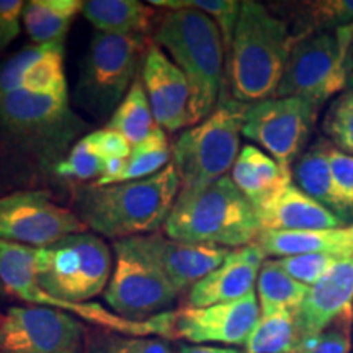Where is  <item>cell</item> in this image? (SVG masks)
I'll return each instance as SVG.
<instances>
[{
	"mask_svg": "<svg viewBox=\"0 0 353 353\" xmlns=\"http://www.w3.org/2000/svg\"><path fill=\"white\" fill-rule=\"evenodd\" d=\"M113 257L107 242L88 231L43 249L0 241V281L10 296L30 306L68 312L108 332L126 337L157 335L167 341L176 337V311L148 321H130L101 304L90 303L107 290Z\"/></svg>",
	"mask_w": 353,
	"mask_h": 353,
	"instance_id": "1",
	"label": "cell"
},
{
	"mask_svg": "<svg viewBox=\"0 0 353 353\" xmlns=\"http://www.w3.org/2000/svg\"><path fill=\"white\" fill-rule=\"evenodd\" d=\"M180 192L172 162L143 180L83 188L79 196L81 219L87 229L113 241L157 232L169 218Z\"/></svg>",
	"mask_w": 353,
	"mask_h": 353,
	"instance_id": "2",
	"label": "cell"
},
{
	"mask_svg": "<svg viewBox=\"0 0 353 353\" xmlns=\"http://www.w3.org/2000/svg\"><path fill=\"white\" fill-rule=\"evenodd\" d=\"M298 37L263 3L245 0L229 48L228 76L234 100L252 105L273 99Z\"/></svg>",
	"mask_w": 353,
	"mask_h": 353,
	"instance_id": "3",
	"label": "cell"
},
{
	"mask_svg": "<svg viewBox=\"0 0 353 353\" xmlns=\"http://www.w3.org/2000/svg\"><path fill=\"white\" fill-rule=\"evenodd\" d=\"M170 239L224 249H239L259 241L257 211L231 176L195 190H180L164 226Z\"/></svg>",
	"mask_w": 353,
	"mask_h": 353,
	"instance_id": "4",
	"label": "cell"
},
{
	"mask_svg": "<svg viewBox=\"0 0 353 353\" xmlns=\"http://www.w3.org/2000/svg\"><path fill=\"white\" fill-rule=\"evenodd\" d=\"M154 43L187 77L192 126L210 117L223 90L224 43L218 25L196 8L169 10L159 21Z\"/></svg>",
	"mask_w": 353,
	"mask_h": 353,
	"instance_id": "5",
	"label": "cell"
},
{
	"mask_svg": "<svg viewBox=\"0 0 353 353\" xmlns=\"http://www.w3.org/2000/svg\"><path fill=\"white\" fill-rule=\"evenodd\" d=\"M245 103L228 99L206 120L185 130L172 145V165L180 190H195L218 182L232 170L241 152Z\"/></svg>",
	"mask_w": 353,
	"mask_h": 353,
	"instance_id": "6",
	"label": "cell"
},
{
	"mask_svg": "<svg viewBox=\"0 0 353 353\" xmlns=\"http://www.w3.org/2000/svg\"><path fill=\"white\" fill-rule=\"evenodd\" d=\"M83 130L85 121L70 108L68 94L38 95L20 88L0 95V131L43 162L59 164Z\"/></svg>",
	"mask_w": 353,
	"mask_h": 353,
	"instance_id": "7",
	"label": "cell"
},
{
	"mask_svg": "<svg viewBox=\"0 0 353 353\" xmlns=\"http://www.w3.org/2000/svg\"><path fill=\"white\" fill-rule=\"evenodd\" d=\"M144 34L97 32L82 59L74 100L83 112L105 118L118 108L143 68Z\"/></svg>",
	"mask_w": 353,
	"mask_h": 353,
	"instance_id": "8",
	"label": "cell"
},
{
	"mask_svg": "<svg viewBox=\"0 0 353 353\" xmlns=\"http://www.w3.org/2000/svg\"><path fill=\"white\" fill-rule=\"evenodd\" d=\"M353 25L298 37L275 97H298L317 108L348 85Z\"/></svg>",
	"mask_w": 353,
	"mask_h": 353,
	"instance_id": "9",
	"label": "cell"
},
{
	"mask_svg": "<svg viewBox=\"0 0 353 353\" xmlns=\"http://www.w3.org/2000/svg\"><path fill=\"white\" fill-rule=\"evenodd\" d=\"M113 273L103 298L114 314L130 321H148L172 311L179 291L156 263L128 239L113 242Z\"/></svg>",
	"mask_w": 353,
	"mask_h": 353,
	"instance_id": "10",
	"label": "cell"
},
{
	"mask_svg": "<svg viewBox=\"0 0 353 353\" xmlns=\"http://www.w3.org/2000/svg\"><path fill=\"white\" fill-rule=\"evenodd\" d=\"M317 110L311 101L298 97H273L247 105L242 136L259 144L283 169L291 170L304 152Z\"/></svg>",
	"mask_w": 353,
	"mask_h": 353,
	"instance_id": "11",
	"label": "cell"
},
{
	"mask_svg": "<svg viewBox=\"0 0 353 353\" xmlns=\"http://www.w3.org/2000/svg\"><path fill=\"white\" fill-rule=\"evenodd\" d=\"M88 329L68 312L10 306L0 322V353H88Z\"/></svg>",
	"mask_w": 353,
	"mask_h": 353,
	"instance_id": "12",
	"label": "cell"
},
{
	"mask_svg": "<svg viewBox=\"0 0 353 353\" xmlns=\"http://www.w3.org/2000/svg\"><path fill=\"white\" fill-rule=\"evenodd\" d=\"M87 232L81 216L57 205L43 190H21L0 196V241L33 249Z\"/></svg>",
	"mask_w": 353,
	"mask_h": 353,
	"instance_id": "13",
	"label": "cell"
},
{
	"mask_svg": "<svg viewBox=\"0 0 353 353\" xmlns=\"http://www.w3.org/2000/svg\"><path fill=\"white\" fill-rule=\"evenodd\" d=\"M260 316L257 293L252 291L236 301L176 311L175 335L193 345L244 347Z\"/></svg>",
	"mask_w": 353,
	"mask_h": 353,
	"instance_id": "14",
	"label": "cell"
},
{
	"mask_svg": "<svg viewBox=\"0 0 353 353\" xmlns=\"http://www.w3.org/2000/svg\"><path fill=\"white\" fill-rule=\"evenodd\" d=\"M128 241L138 252L161 268L179 294L190 291L198 281L216 270L231 252V249L224 247L170 239L159 232L131 237Z\"/></svg>",
	"mask_w": 353,
	"mask_h": 353,
	"instance_id": "15",
	"label": "cell"
},
{
	"mask_svg": "<svg viewBox=\"0 0 353 353\" xmlns=\"http://www.w3.org/2000/svg\"><path fill=\"white\" fill-rule=\"evenodd\" d=\"M141 79L151 103L154 120L161 130L176 132L192 126V92L187 77L156 43L149 44L145 51Z\"/></svg>",
	"mask_w": 353,
	"mask_h": 353,
	"instance_id": "16",
	"label": "cell"
},
{
	"mask_svg": "<svg viewBox=\"0 0 353 353\" xmlns=\"http://www.w3.org/2000/svg\"><path fill=\"white\" fill-rule=\"evenodd\" d=\"M265 257L267 255L257 242L232 249L216 270L188 291L187 307H206L236 301L252 293Z\"/></svg>",
	"mask_w": 353,
	"mask_h": 353,
	"instance_id": "17",
	"label": "cell"
},
{
	"mask_svg": "<svg viewBox=\"0 0 353 353\" xmlns=\"http://www.w3.org/2000/svg\"><path fill=\"white\" fill-rule=\"evenodd\" d=\"M348 312H353V255L339 259V262L309 288L306 299L296 311L299 342L321 334Z\"/></svg>",
	"mask_w": 353,
	"mask_h": 353,
	"instance_id": "18",
	"label": "cell"
},
{
	"mask_svg": "<svg viewBox=\"0 0 353 353\" xmlns=\"http://www.w3.org/2000/svg\"><path fill=\"white\" fill-rule=\"evenodd\" d=\"M255 211L262 231H322L348 226L294 183H290Z\"/></svg>",
	"mask_w": 353,
	"mask_h": 353,
	"instance_id": "19",
	"label": "cell"
},
{
	"mask_svg": "<svg viewBox=\"0 0 353 353\" xmlns=\"http://www.w3.org/2000/svg\"><path fill=\"white\" fill-rule=\"evenodd\" d=\"M234 185L255 210L293 183L291 170L283 169L272 156L254 144H245L231 170Z\"/></svg>",
	"mask_w": 353,
	"mask_h": 353,
	"instance_id": "20",
	"label": "cell"
},
{
	"mask_svg": "<svg viewBox=\"0 0 353 353\" xmlns=\"http://www.w3.org/2000/svg\"><path fill=\"white\" fill-rule=\"evenodd\" d=\"M257 244L265 255L278 259L307 254L350 257L353 255V224L322 231H262Z\"/></svg>",
	"mask_w": 353,
	"mask_h": 353,
	"instance_id": "21",
	"label": "cell"
},
{
	"mask_svg": "<svg viewBox=\"0 0 353 353\" xmlns=\"http://www.w3.org/2000/svg\"><path fill=\"white\" fill-rule=\"evenodd\" d=\"M330 149L332 144L329 139H316V143L307 148L291 167V176L299 190H303L307 196L321 203L345 223L341 201L335 195Z\"/></svg>",
	"mask_w": 353,
	"mask_h": 353,
	"instance_id": "22",
	"label": "cell"
},
{
	"mask_svg": "<svg viewBox=\"0 0 353 353\" xmlns=\"http://www.w3.org/2000/svg\"><path fill=\"white\" fill-rule=\"evenodd\" d=\"M82 15L99 33L145 37L151 28L154 8L138 0H87Z\"/></svg>",
	"mask_w": 353,
	"mask_h": 353,
	"instance_id": "23",
	"label": "cell"
},
{
	"mask_svg": "<svg viewBox=\"0 0 353 353\" xmlns=\"http://www.w3.org/2000/svg\"><path fill=\"white\" fill-rule=\"evenodd\" d=\"M82 0H30L25 2L23 26L33 44H64Z\"/></svg>",
	"mask_w": 353,
	"mask_h": 353,
	"instance_id": "24",
	"label": "cell"
},
{
	"mask_svg": "<svg viewBox=\"0 0 353 353\" xmlns=\"http://www.w3.org/2000/svg\"><path fill=\"white\" fill-rule=\"evenodd\" d=\"M309 293V286L291 278L276 260H265L257 278L260 314L298 311Z\"/></svg>",
	"mask_w": 353,
	"mask_h": 353,
	"instance_id": "25",
	"label": "cell"
},
{
	"mask_svg": "<svg viewBox=\"0 0 353 353\" xmlns=\"http://www.w3.org/2000/svg\"><path fill=\"white\" fill-rule=\"evenodd\" d=\"M107 128L125 136L131 145L144 141L157 128L141 74L134 79L126 97L112 113Z\"/></svg>",
	"mask_w": 353,
	"mask_h": 353,
	"instance_id": "26",
	"label": "cell"
},
{
	"mask_svg": "<svg viewBox=\"0 0 353 353\" xmlns=\"http://www.w3.org/2000/svg\"><path fill=\"white\" fill-rule=\"evenodd\" d=\"M299 343L296 311L260 316L244 353H293Z\"/></svg>",
	"mask_w": 353,
	"mask_h": 353,
	"instance_id": "27",
	"label": "cell"
},
{
	"mask_svg": "<svg viewBox=\"0 0 353 353\" xmlns=\"http://www.w3.org/2000/svg\"><path fill=\"white\" fill-rule=\"evenodd\" d=\"M170 157L172 149L165 131L157 126L144 141L132 145L118 183L143 180L156 175L169 165Z\"/></svg>",
	"mask_w": 353,
	"mask_h": 353,
	"instance_id": "28",
	"label": "cell"
},
{
	"mask_svg": "<svg viewBox=\"0 0 353 353\" xmlns=\"http://www.w3.org/2000/svg\"><path fill=\"white\" fill-rule=\"evenodd\" d=\"M21 88L38 95H65L68 81L64 72V44H51L37 57L21 77Z\"/></svg>",
	"mask_w": 353,
	"mask_h": 353,
	"instance_id": "29",
	"label": "cell"
},
{
	"mask_svg": "<svg viewBox=\"0 0 353 353\" xmlns=\"http://www.w3.org/2000/svg\"><path fill=\"white\" fill-rule=\"evenodd\" d=\"M241 3L242 2H237V0H152L151 6L165 7L169 10L190 7L203 12L218 25L224 50L229 51L241 15Z\"/></svg>",
	"mask_w": 353,
	"mask_h": 353,
	"instance_id": "30",
	"label": "cell"
},
{
	"mask_svg": "<svg viewBox=\"0 0 353 353\" xmlns=\"http://www.w3.org/2000/svg\"><path fill=\"white\" fill-rule=\"evenodd\" d=\"M105 162L107 161L100 156V152L92 143L90 134H85L72 145L68 156L54 169L57 175L65 176V179H77L87 182L92 179H100L103 174Z\"/></svg>",
	"mask_w": 353,
	"mask_h": 353,
	"instance_id": "31",
	"label": "cell"
},
{
	"mask_svg": "<svg viewBox=\"0 0 353 353\" xmlns=\"http://www.w3.org/2000/svg\"><path fill=\"white\" fill-rule=\"evenodd\" d=\"M306 33L329 32L353 25V0H321L303 3Z\"/></svg>",
	"mask_w": 353,
	"mask_h": 353,
	"instance_id": "32",
	"label": "cell"
},
{
	"mask_svg": "<svg viewBox=\"0 0 353 353\" xmlns=\"http://www.w3.org/2000/svg\"><path fill=\"white\" fill-rule=\"evenodd\" d=\"M322 128L335 149L353 156V90H348L330 105Z\"/></svg>",
	"mask_w": 353,
	"mask_h": 353,
	"instance_id": "33",
	"label": "cell"
},
{
	"mask_svg": "<svg viewBox=\"0 0 353 353\" xmlns=\"http://www.w3.org/2000/svg\"><path fill=\"white\" fill-rule=\"evenodd\" d=\"M353 312L334 321L327 329L311 339H304L293 353H350Z\"/></svg>",
	"mask_w": 353,
	"mask_h": 353,
	"instance_id": "34",
	"label": "cell"
},
{
	"mask_svg": "<svg viewBox=\"0 0 353 353\" xmlns=\"http://www.w3.org/2000/svg\"><path fill=\"white\" fill-rule=\"evenodd\" d=\"M339 259L342 257L330 254H307L276 259V262L291 278L311 288L339 262Z\"/></svg>",
	"mask_w": 353,
	"mask_h": 353,
	"instance_id": "35",
	"label": "cell"
},
{
	"mask_svg": "<svg viewBox=\"0 0 353 353\" xmlns=\"http://www.w3.org/2000/svg\"><path fill=\"white\" fill-rule=\"evenodd\" d=\"M51 44H28L23 50L13 52L0 63V95L20 90L25 70L37 57L43 54Z\"/></svg>",
	"mask_w": 353,
	"mask_h": 353,
	"instance_id": "36",
	"label": "cell"
},
{
	"mask_svg": "<svg viewBox=\"0 0 353 353\" xmlns=\"http://www.w3.org/2000/svg\"><path fill=\"white\" fill-rule=\"evenodd\" d=\"M330 167H332L335 195L341 201L343 219L347 224H353V156L343 154L332 145Z\"/></svg>",
	"mask_w": 353,
	"mask_h": 353,
	"instance_id": "37",
	"label": "cell"
},
{
	"mask_svg": "<svg viewBox=\"0 0 353 353\" xmlns=\"http://www.w3.org/2000/svg\"><path fill=\"white\" fill-rule=\"evenodd\" d=\"M100 353H179L162 337H113Z\"/></svg>",
	"mask_w": 353,
	"mask_h": 353,
	"instance_id": "38",
	"label": "cell"
},
{
	"mask_svg": "<svg viewBox=\"0 0 353 353\" xmlns=\"http://www.w3.org/2000/svg\"><path fill=\"white\" fill-rule=\"evenodd\" d=\"M23 10V0H0V54L20 37Z\"/></svg>",
	"mask_w": 353,
	"mask_h": 353,
	"instance_id": "39",
	"label": "cell"
},
{
	"mask_svg": "<svg viewBox=\"0 0 353 353\" xmlns=\"http://www.w3.org/2000/svg\"><path fill=\"white\" fill-rule=\"evenodd\" d=\"M90 139L97 151L105 161L110 159H128L131 154L132 145L125 136L120 134L118 131L110 130V128H103V130L90 132Z\"/></svg>",
	"mask_w": 353,
	"mask_h": 353,
	"instance_id": "40",
	"label": "cell"
},
{
	"mask_svg": "<svg viewBox=\"0 0 353 353\" xmlns=\"http://www.w3.org/2000/svg\"><path fill=\"white\" fill-rule=\"evenodd\" d=\"M179 353H244V350L229 347H214V345H193V343H183L179 347Z\"/></svg>",
	"mask_w": 353,
	"mask_h": 353,
	"instance_id": "41",
	"label": "cell"
},
{
	"mask_svg": "<svg viewBox=\"0 0 353 353\" xmlns=\"http://www.w3.org/2000/svg\"><path fill=\"white\" fill-rule=\"evenodd\" d=\"M10 298H12L10 293H8L6 286H3L2 281H0V312H3L2 307L7 306L8 301H10Z\"/></svg>",
	"mask_w": 353,
	"mask_h": 353,
	"instance_id": "42",
	"label": "cell"
},
{
	"mask_svg": "<svg viewBox=\"0 0 353 353\" xmlns=\"http://www.w3.org/2000/svg\"><path fill=\"white\" fill-rule=\"evenodd\" d=\"M348 87H350V90H353V70H352L350 77H348Z\"/></svg>",
	"mask_w": 353,
	"mask_h": 353,
	"instance_id": "43",
	"label": "cell"
},
{
	"mask_svg": "<svg viewBox=\"0 0 353 353\" xmlns=\"http://www.w3.org/2000/svg\"><path fill=\"white\" fill-rule=\"evenodd\" d=\"M2 319H3V312H0V322H2Z\"/></svg>",
	"mask_w": 353,
	"mask_h": 353,
	"instance_id": "44",
	"label": "cell"
},
{
	"mask_svg": "<svg viewBox=\"0 0 353 353\" xmlns=\"http://www.w3.org/2000/svg\"><path fill=\"white\" fill-rule=\"evenodd\" d=\"M352 353H353V352H352Z\"/></svg>",
	"mask_w": 353,
	"mask_h": 353,
	"instance_id": "45",
	"label": "cell"
}]
</instances>
